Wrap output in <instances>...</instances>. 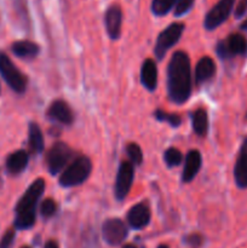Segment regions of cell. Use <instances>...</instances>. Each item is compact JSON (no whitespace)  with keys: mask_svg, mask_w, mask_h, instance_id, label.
<instances>
[{"mask_svg":"<svg viewBox=\"0 0 247 248\" xmlns=\"http://www.w3.org/2000/svg\"><path fill=\"white\" fill-rule=\"evenodd\" d=\"M56 208H57V206H56L55 201H53L52 199H46V200L41 203L40 212L44 218H50L56 213Z\"/></svg>","mask_w":247,"mask_h":248,"instance_id":"cell-26","label":"cell"},{"mask_svg":"<svg viewBox=\"0 0 247 248\" xmlns=\"http://www.w3.org/2000/svg\"><path fill=\"white\" fill-rule=\"evenodd\" d=\"M157 248H169V247H167L166 245H160V246L157 247Z\"/></svg>","mask_w":247,"mask_h":248,"instance_id":"cell-34","label":"cell"},{"mask_svg":"<svg viewBox=\"0 0 247 248\" xmlns=\"http://www.w3.org/2000/svg\"><path fill=\"white\" fill-rule=\"evenodd\" d=\"M22 248H31V247H27V246H24V247H22Z\"/></svg>","mask_w":247,"mask_h":248,"instance_id":"cell-35","label":"cell"},{"mask_svg":"<svg viewBox=\"0 0 247 248\" xmlns=\"http://www.w3.org/2000/svg\"><path fill=\"white\" fill-rule=\"evenodd\" d=\"M195 0H177L176 7H174V16H183L189 10L193 7Z\"/></svg>","mask_w":247,"mask_h":248,"instance_id":"cell-27","label":"cell"},{"mask_svg":"<svg viewBox=\"0 0 247 248\" xmlns=\"http://www.w3.org/2000/svg\"><path fill=\"white\" fill-rule=\"evenodd\" d=\"M47 115L51 120L57 121L63 125H70L73 123V113L64 101H55L47 110Z\"/></svg>","mask_w":247,"mask_h":248,"instance_id":"cell-14","label":"cell"},{"mask_svg":"<svg viewBox=\"0 0 247 248\" xmlns=\"http://www.w3.org/2000/svg\"><path fill=\"white\" fill-rule=\"evenodd\" d=\"M235 183L240 189L247 188V137L245 138L234 167Z\"/></svg>","mask_w":247,"mask_h":248,"instance_id":"cell-11","label":"cell"},{"mask_svg":"<svg viewBox=\"0 0 247 248\" xmlns=\"http://www.w3.org/2000/svg\"><path fill=\"white\" fill-rule=\"evenodd\" d=\"M247 40L241 34H230L225 40L219 41L217 53L222 58H230L236 55H246Z\"/></svg>","mask_w":247,"mask_h":248,"instance_id":"cell-8","label":"cell"},{"mask_svg":"<svg viewBox=\"0 0 247 248\" xmlns=\"http://www.w3.org/2000/svg\"><path fill=\"white\" fill-rule=\"evenodd\" d=\"M0 75L6 84L17 93H23L27 89V79L23 73L12 63L6 55H0Z\"/></svg>","mask_w":247,"mask_h":248,"instance_id":"cell-4","label":"cell"},{"mask_svg":"<svg viewBox=\"0 0 247 248\" xmlns=\"http://www.w3.org/2000/svg\"><path fill=\"white\" fill-rule=\"evenodd\" d=\"M106 28L109 36L113 40L119 39L121 34V24H123V11L119 5H111L106 12Z\"/></svg>","mask_w":247,"mask_h":248,"instance_id":"cell-12","label":"cell"},{"mask_svg":"<svg viewBox=\"0 0 247 248\" xmlns=\"http://www.w3.org/2000/svg\"><path fill=\"white\" fill-rule=\"evenodd\" d=\"M216 74V63L208 56H205L199 60L195 68V80L196 84H203L212 79Z\"/></svg>","mask_w":247,"mask_h":248,"instance_id":"cell-16","label":"cell"},{"mask_svg":"<svg viewBox=\"0 0 247 248\" xmlns=\"http://www.w3.org/2000/svg\"><path fill=\"white\" fill-rule=\"evenodd\" d=\"M45 190V182L39 178L29 186L15 208V228L19 230L31 229L35 224V207Z\"/></svg>","mask_w":247,"mask_h":248,"instance_id":"cell-2","label":"cell"},{"mask_svg":"<svg viewBox=\"0 0 247 248\" xmlns=\"http://www.w3.org/2000/svg\"><path fill=\"white\" fill-rule=\"evenodd\" d=\"M128 224L133 228V229H143L147 227L150 222V211L147 205L144 203H137L133 206L127 215Z\"/></svg>","mask_w":247,"mask_h":248,"instance_id":"cell-13","label":"cell"},{"mask_svg":"<svg viewBox=\"0 0 247 248\" xmlns=\"http://www.w3.org/2000/svg\"><path fill=\"white\" fill-rule=\"evenodd\" d=\"M201 162H202V157H201L200 152L190 150L188 153L185 157V164H184L183 174H182V181L184 183H189L195 178V176L201 169Z\"/></svg>","mask_w":247,"mask_h":248,"instance_id":"cell-15","label":"cell"},{"mask_svg":"<svg viewBox=\"0 0 247 248\" xmlns=\"http://www.w3.org/2000/svg\"><path fill=\"white\" fill-rule=\"evenodd\" d=\"M11 50L17 57L19 58H34L38 56L39 51V46L36 45L35 43L33 41H28V40H21V41H16V43L12 44Z\"/></svg>","mask_w":247,"mask_h":248,"instance_id":"cell-19","label":"cell"},{"mask_svg":"<svg viewBox=\"0 0 247 248\" xmlns=\"http://www.w3.org/2000/svg\"><path fill=\"white\" fill-rule=\"evenodd\" d=\"M183 31V23L177 22V23L170 24V26L167 27L165 31H162L161 33H160V35L157 36L156 45H155V56H156L159 60L164 58L167 51H169L172 46H174L178 43Z\"/></svg>","mask_w":247,"mask_h":248,"instance_id":"cell-6","label":"cell"},{"mask_svg":"<svg viewBox=\"0 0 247 248\" xmlns=\"http://www.w3.org/2000/svg\"><path fill=\"white\" fill-rule=\"evenodd\" d=\"M140 81L143 86L149 91H155L157 85V69L156 64L153 60L148 58L143 62L140 69Z\"/></svg>","mask_w":247,"mask_h":248,"instance_id":"cell-17","label":"cell"},{"mask_svg":"<svg viewBox=\"0 0 247 248\" xmlns=\"http://www.w3.org/2000/svg\"><path fill=\"white\" fill-rule=\"evenodd\" d=\"M246 12H247V0H241V1L237 4L236 9H235V17H236V18H241Z\"/></svg>","mask_w":247,"mask_h":248,"instance_id":"cell-30","label":"cell"},{"mask_svg":"<svg viewBox=\"0 0 247 248\" xmlns=\"http://www.w3.org/2000/svg\"><path fill=\"white\" fill-rule=\"evenodd\" d=\"M177 4V0H153L152 11L156 16H165Z\"/></svg>","mask_w":247,"mask_h":248,"instance_id":"cell-22","label":"cell"},{"mask_svg":"<svg viewBox=\"0 0 247 248\" xmlns=\"http://www.w3.org/2000/svg\"><path fill=\"white\" fill-rule=\"evenodd\" d=\"M240 28H241L242 31H247V19L245 22H242L241 26H240Z\"/></svg>","mask_w":247,"mask_h":248,"instance_id":"cell-32","label":"cell"},{"mask_svg":"<svg viewBox=\"0 0 247 248\" xmlns=\"http://www.w3.org/2000/svg\"><path fill=\"white\" fill-rule=\"evenodd\" d=\"M133 179H135L133 165L127 161L121 162L115 182V196L118 200H124L127 196L131 186H132Z\"/></svg>","mask_w":247,"mask_h":248,"instance_id":"cell-10","label":"cell"},{"mask_svg":"<svg viewBox=\"0 0 247 248\" xmlns=\"http://www.w3.org/2000/svg\"><path fill=\"white\" fill-rule=\"evenodd\" d=\"M126 153H127L128 157L131 160V164L135 165H140L143 161V153L142 149L138 144L136 143H130L126 148Z\"/></svg>","mask_w":247,"mask_h":248,"instance_id":"cell-25","label":"cell"},{"mask_svg":"<svg viewBox=\"0 0 247 248\" xmlns=\"http://www.w3.org/2000/svg\"><path fill=\"white\" fill-rule=\"evenodd\" d=\"M235 0H219L205 17L203 26L207 31H213L224 23L234 9Z\"/></svg>","mask_w":247,"mask_h":248,"instance_id":"cell-7","label":"cell"},{"mask_svg":"<svg viewBox=\"0 0 247 248\" xmlns=\"http://www.w3.org/2000/svg\"><path fill=\"white\" fill-rule=\"evenodd\" d=\"M29 148L33 153L39 154L44 150V137L38 124L31 123L29 125Z\"/></svg>","mask_w":247,"mask_h":248,"instance_id":"cell-20","label":"cell"},{"mask_svg":"<svg viewBox=\"0 0 247 248\" xmlns=\"http://www.w3.org/2000/svg\"><path fill=\"white\" fill-rule=\"evenodd\" d=\"M15 240V230L9 229L0 240V248H11Z\"/></svg>","mask_w":247,"mask_h":248,"instance_id":"cell-28","label":"cell"},{"mask_svg":"<svg viewBox=\"0 0 247 248\" xmlns=\"http://www.w3.org/2000/svg\"><path fill=\"white\" fill-rule=\"evenodd\" d=\"M154 116L156 118V120L170 124V125L173 126V127H178L182 123V119L179 118L178 115H176V114L166 113V111L161 110V109H157V110L154 113Z\"/></svg>","mask_w":247,"mask_h":248,"instance_id":"cell-24","label":"cell"},{"mask_svg":"<svg viewBox=\"0 0 247 248\" xmlns=\"http://www.w3.org/2000/svg\"><path fill=\"white\" fill-rule=\"evenodd\" d=\"M184 242H185L188 246L193 248H198L202 245V236H201L200 234L188 235V236L185 237V240H184Z\"/></svg>","mask_w":247,"mask_h":248,"instance_id":"cell-29","label":"cell"},{"mask_svg":"<svg viewBox=\"0 0 247 248\" xmlns=\"http://www.w3.org/2000/svg\"><path fill=\"white\" fill-rule=\"evenodd\" d=\"M92 164L87 156H79L65 167L60 177V184L64 188L77 186L84 183L91 173Z\"/></svg>","mask_w":247,"mask_h":248,"instance_id":"cell-3","label":"cell"},{"mask_svg":"<svg viewBox=\"0 0 247 248\" xmlns=\"http://www.w3.org/2000/svg\"><path fill=\"white\" fill-rule=\"evenodd\" d=\"M165 162L169 167H177L181 165L182 159H183V155L176 148H169V149L165 152L164 154Z\"/></svg>","mask_w":247,"mask_h":248,"instance_id":"cell-23","label":"cell"},{"mask_svg":"<svg viewBox=\"0 0 247 248\" xmlns=\"http://www.w3.org/2000/svg\"><path fill=\"white\" fill-rule=\"evenodd\" d=\"M123 248H137V247L133 246V245H125Z\"/></svg>","mask_w":247,"mask_h":248,"instance_id":"cell-33","label":"cell"},{"mask_svg":"<svg viewBox=\"0 0 247 248\" xmlns=\"http://www.w3.org/2000/svg\"><path fill=\"white\" fill-rule=\"evenodd\" d=\"M0 91H1V87H0Z\"/></svg>","mask_w":247,"mask_h":248,"instance_id":"cell-36","label":"cell"},{"mask_svg":"<svg viewBox=\"0 0 247 248\" xmlns=\"http://www.w3.org/2000/svg\"><path fill=\"white\" fill-rule=\"evenodd\" d=\"M167 92L173 103L183 104L191 94L190 60L183 51L172 55L167 67Z\"/></svg>","mask_w":247,"mask_h":248,"instance_id":"cell-1","label":"cell"},{"mask_svg":"<svg viewBox=\"0 0 247 248\" xmlns=\"http://www.w3.org/2000/svg\"><path fill=\"white\" fill-rule=\"evenodd\" d=\"M73 156V150L65 143H56L52 145L46 155V164H47L48 172L52 176L60 173L68 165L69 160Z\"/></svg>","mask_w":247,"mask_h":248,"instance_id":"cell-5","label":"cell"},{"mask_svg":"<svg viewBox=\"0 0 247 248\" xmlns=\"http://www.w3.org/2000/svg\"><path fill=\"white\" fill-rule=\"evenodd\" d=\"M28 165V154L24 150H17L6 159V170L11 174H19Z\"/></svg>","mask_w":247,"mask_h":248,"instance_id":"cell-18","label":"cell"},{"mask_svg":"<svg viewBox=\"0 0 247 248\" xmlns=\"http://www.w3.org/2000/svg\"><path fill=\"white\" fill-rule=\"evenodd\" d=\"M127 234L128 230L125 223L118 218L106 220L102 227V235H103L104 241L111 246H118L123 244L127 237Z\"/></svg>","mask_w":247,"mask_h":248,"instance_id":"cell-9","label":"cell"},{"mask_svg":"<svg viewBox=\"0 0 247 248\" xmlns=\"http://www.w3.org/2000/svg\"><path fill=\"white\" fill-rule=\"evenodd\" d=\"M44 248H60V247H58L57 242H55V241H48V242H46L45 247H44Z\"/></svg>","mask_w":247,"mask_h":248,"instance_id":"cell-31","label":"cell"},{"mask_svg":"<svg viewBox=\"0 0 247 248\" xmlns=\"http://www.w3.org/2000/svg\"><path fill=\"white\" fill-rule=\"evenodd\" d=\"M193 128L196 135L206 136L208 130V118L205 109L200 108L193 113Z\"/></svg>","mask_w":247,"mask_h":248,"instance_id":"cell-21","label":"cell"}]
</instances>
